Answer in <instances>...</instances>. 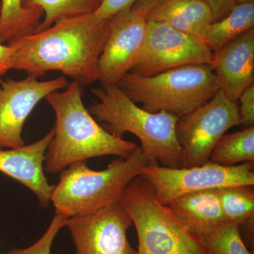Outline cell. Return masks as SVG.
I'll list each match as a JSON object with an SVG mask.
<instances>
[{"mask_svg": "<svg viewBox=\"0 0 254 254\" xmlns=\"http://www.w3.org/2000/svg\"><path fill=\"white\" fill-rule=\"evenodd\" d=\"M109 19L95 14L63 18L43 31L8 42L14 69L42 77L58 71L80 86L98 81L100 54L108 36Z\"/></svg>", "mask_w": 254, "mask_h": 254, "instance_id": "obj_1", "label": "cell"}, {"mask_svg": "<svg viewBox=\"0 0 254 254\" xmlns=\"http://www.w3.org/2000/svg\"><path fill=\"white\" fill-rule=\"evenodd\" d=\"M81 86L73 81L64 91H57L45 99L54 110L55 134L46 153L45 169L59 173L71 164L105 155L131 156L137 145L114 136L100 125L82 100Z\"/></svg>", "mask_w": 254, "mask_h": 254, "instance_id": "obj_2", "label": "cell"}, {"mask_svg": "<svg viewBox=\"0 0 254 254\" xmlns=\"http://www.w3.org/2000/svg\"><path fill=\"white\" fill-rule=\"evenodd\" d=\"M91 93L97 100L90 106V113L106 131L120 138L127 132L136 136L150 165L181 168V149L175 131L177 117L143 110L118 84L101 85Z\"/></svg>", "mask_w": 254, "mask_h": 254, "instance_id": "obj_3", "label": "cell"}, {"mask_svg": "<svg viewBox=\"0 0 254 254\" xmlns=\"http://www.w3.org/2000/svg\"><path fill=\"white\" fill-rule=\"evenodd\" d=\"M148 165L149 160L138 146L131 156L115 159L100 171L88 168L86 161L71 164L60 172L50 201L56 213L67 219L93 213L120 201L127 187Z\"/></svg>", "mask_w": 254, "mask_h": 254, "instance_id": "obj_4", "label": "cell"}, {"mask_svg": "<svg viewBox=\"0 0 254 254\" xmlns=\"http://www.w3.org/2000/svg\"><path fill=\"white\" fill-rule=\"evenodd\" d=\"M117 84L143 110L178 118L208 103L220 90L210 64L187 65L150 76L130 71Z\"/></svg>", "mask_w": 254, "mask_h": 254, "instance_id": "obj_5", "label": "cell"}, {"mask_svg": "<svg viewBox=\"0 0 254 254\" xmlns=\"http://www.w3.org/2000/svg\"><path fill=\"white\" fill-rule=\"evenodd\" d=\"M120 202L136 228L137 254H213L200 235L190 231L159 201L141 176L130 182Z\"/></svg>", "mask_w": 254, "mask_h": 254, "instance_id": "obj_6", "label": "cell"}, {"mask_svg": "<svg viewBox=\"0 0 254 254\" xmlns=\"http://www.w3.org/2000/svg\"><path fill=\"white\" fill-rule=\"evenodd\" d=\"M241 123L238 103L228 99L221 90L208 103L179 118L175 131L181 149V168L208 163L225 132Z\"/></svg>", "mask_w": 254, "mask_h": 254, "instance_id": "obj_7", "label": "cell"}, {"mask_svg": "<svg viewBox=\"0 0 254 254\" xmlns=\"http://www.w3.org/2000/svg\"><path fill=\"white\" fill-rule=\"evenodd\" d=\"M153 188L162 204L193 192L238 185H254V163L223 166L213 162L188 168L148 165L140 175Z\"/></svg>", "mask_w": 254, "mask_h": 254, "instance_id": "obj_8", "label": "cell"}, {"mask_svg": "<svg viewBox=\"0 0 254 254\" xmlns=\"http://www.w3.org/2000/svg\"><path fill=\"white\" fill-rule=\"evenodd\" d=\"M146 21L144 45L131 72L150 76L187 65L213 66L215 53L203 40L165 23Z\"/></svg>", "mask_w": 254, "mask_h": 254, "instance_id": "obj_9", "label": "cell"}, {"mask_svg": "<svg viewBox=\"0 0 254 254\" xmlns=\"http://www.w3.org/2000/svg\"><path fill=\"white\" fill-rule=\"evenodd\" d=\"M133 225L128 212L120 201L91 213L66 220L75 254H137L127 239Z\"/></svg>", "mask_w": 254, "mask_h": 254, "instance_id": "obj_10", "label": "cell"}, {"mask_svg": "<svg viewBox=\"0 0 254 254\" xmlns=\"http://www.w3.org/2000/svg\"><path fill=\"white\" fill-rule=\"evenodd\" d=\"M146 28L145 15L133 7L110 18L98 64L97 78L101 85L117 84L131 71L143 49Z\"/></svg>", "mask_w": 254, "mask_h": 254, "instance_id": "obj_11", "label": "cell"}, {"mask_svg": "<svg viewBox=\"0 0 254 254\" xmlns=\"http://www.w3.org/2000/svg\"><path fill=\"white\" fill-rule=\"evenodd\" d=\"M68 84L64 76L44 81L29 76L18 81L0 80V148L25 145L23 126L32 111L47 95Z\"/></svg>", "mask_w": 254, "mask_h": 254, "instance_id": "obj_12", "label": "cell"}, {"mask_svg": "<svg viewBox=\"0 0 254 254\" xmlns=\"http://www.w3.org/2000/svg\"><path fill=\"white\" fill-rule=\"evenodd\" d=\"M54 134L53 127L46 136L31 144L7 150L0 148V172L27 187L44 207L49 205L55 187L48 183L43 167L47 148Z\"/></svg>", "mask_w": 254, "mask_h": 254, "instance_id": "obj_13", "label": "cell"}, {"mask_svg": "<svg viewBox=\"0 0 254 254\" xmlns=\"http://www.w3.org/2000/svg\"><path fill=\"white\" fill-rule=\"evenodd\" d=\"M220 90L238 103L242 92L254 81V28L215 53L213 64Z\"/></svg>", "mask_w": 254, "mask_h": 254, "instance_id": "obj_14", "label": "cell"}, {"mask_svg": "<svg viewBox=\"0 0 254 254\" xmlns=\"http://www.w3.org/2000/svg\"><path fill=\"white\" fill-rule=\"evenodd\" d=\"M167 206L187 229L200 236L226 220L218 190L187 193L174 200Z\"/></svg>", "mask_w": 254, "mask_h": 254, "instance_id": "obj_15", "label": "cell"}, {"mask_svg": "<svg viewBox=\"0 0 254 254\" xmlns=\"http://www.w3.org/2000/svg\"><path fill=\"white\" fill-rule=\"evenodd\" d=\"M145 19L202 40L213 23L211 11L203 0H161L147 13Z\"/></svg>", "mask_w": 254, "mask_h": 254, "instance_id": "obj_16", "label": "cell"}, {"mask_svg": "<svg viewBox=\"0 0 254 254\" xmlns=\"http://www.w3.org/2000/svg\"><path fill=\"white\" fill-rule=\"evenodd\" d=\"M43 15L40 6L25 8L23 0H1L0 43L36 33Z\"/></svg>", "mask_w": 254, "mask_h": 254, "instance_id": "obj_17", "label": "cell"}, {"mask_svg": "<svg viewBox=\"0 0 254 254\" xmlns=\"http://www.w3.org/2000/svg\"><path fill=\"white\" fill-rule=\"evenodd\" d=\"M254 28V3L237 4L220 21L208 26L203 41L214 53Z\"/></svg>", "mask_w": 254, "mask_h": 254, "instance_id": "obj_18", "label": "cell"}, {"mask_svg": "<svg viewBox=\"0 0 254 254\" xmlns=\"http://www.w3.org/2000/svg\"><path fill=\"white\" fill-rule=\"evenodd\" d=\"M210 160L223 166L254 163V127L223 135L212 150Z\"/></svg>", "mask_w": 254, "mask_h": 254, "instance_id": "obj_19", "label": "cell"}, {"mask_svg": "<svg viewBox=\"0 0 254 254\" xmlns=\"http://www.w3.org/2000/svg\"><path fill=\"white\" fill-rule=\"evenodd\" d=\"M103 0H23L25 8L40 6L45 17L36 32L43 31L63 18L95 14Z\"/></svg>", "mask_w": 254, "mask_h": 254, "instance_id": "obj_20", "label": "cell"}, {"mask_svg": "<svg viewBox=\"0 0 254 254\" xmlns=\"http://www.w3.org/2000/svg\"><path fill=\"white\" fill-rule=\"evenodd\" d=\"M225 220L239 227H253L254 220V186L238 185L218 190Z\"/></svg>", "mask_w": 254, "mask_h": 254, "instance_id": "obj_21", "label": "cell"}, {"mask_svg": "<svg viewBox=\"0 0 254 254\" xmlns=\"http://www.w3.org/2000/svg\"><path fill=\"white\" fill-rule=\"evenodd\" d=\"M200 237L213 254H253L246 247L240 227L235 222L225 220Z\"/></svg>", "mask_w": 254, "mask_h": 254, "instance_id": "obj_22", "label": "cell"}, {"mask_svg": "<svg viewBox=\"0 0 254 254\" xmlns=\"http://www.w3.org/2000/svg\"><path fill=\"white\" fill-rule=\"evenodd\" d=\"M67 218L55 213L44 235L36 243L25 249L14 248L6 254H51L52 247L60 230L65 226Z\"/></svg>", "mask_w": 254, "mask_h": 254, "instance_id": "obj_23", "label": "cell"}, {"mask_svg": "<svg viewBox=\"0 0 254 254\" xmlns=\"http://www.w3.org/2000/svg\"><path fill=\"white\" fill-rule=\"evenodd\" d=\"M239 110L241 117V125L245 128L254 127V84L242 92L239 98ZM237 101V102H238Z\"/></svg>", "mask_w": 254, "mask_h": 254, "instance_id": "obj_24", "label": "cell"}, {"mask_svg": "<svg viewBox=\"0 0 254 254\" xmlns=\"http://www.w3.org/2000/svg\"><path fill=\"white\" fill-rule=\"evenodd\" d=\"M137 0H103L101 6L95 13V16L103 19H110L115 14L130 9Z\"/></svg>", "mask_w": 254, "mask_h": 254, "instance_id": "obj_25", "label": "cell"}, {"mask_svg": "<svg viewBox=\"0 0 254 254\" xmlns=\"http://www.w3.org/2000/svg\"><path fill=\"white\" fill-rule=\"evenodd\" d=\"M204 1L213 16V22L220 21L226 16L237 4V0H203Z\"/></svg>", "mask_w": 254, "mask_h": 254, "instance_id": "obj_26", "label": "cell"}, {"mask_svg": "<svg viewBox=\"0 0 254 254\" xmlns=\"http://www.w3.org/2000/svg\"><path fill=\"white\" fill-rule=\"evenodd\" d=\"M14 68L12 50L8 45L0 43V80Z\"/></svg>", "mask_w": 254, "mask_h": 254, "instance_id": "obj_27", "label": "cell"}, {"mask_svg": "<svg viewBox=\"0 0 254 254\" xmlns=\"http://www.w3.org/2000/svg\"><path fill=\"white\" fill-rule=\"evenodd\" d=\"M160 1L161 0H137L132 7L146 16L147 13Z\"/></svg>", "mask_w": 254, "mask_h": 254, "instance_id": "obj_28", "label": "cell"}, {"mask_svg": "<svg viewBox=\"0 0 254 254\" xmlns=\"http://www.w3.org/2000/svg\"><path fill=\"white\" fill-rule=\"evenodd\" d=\"M242 3H254V0H237V4Z\"/></svg>", "mask_w": 254, "mask_h": 254, "instance_id": "obj_29", "label": "cell"}, {"mask_svg": "<svg viewBox=\"0 0 254 254\" xmlns=\"http://www.w3.org/2000/svg\"><path fill=\"white\" fill-rule=\"evenodd\" d=\"M0 11H1V0H0Z\"/></svg>", "mask_w": 254, "mask_h": 254, "instance_id": "obj_30", "label": "cell"}]
</instances>
